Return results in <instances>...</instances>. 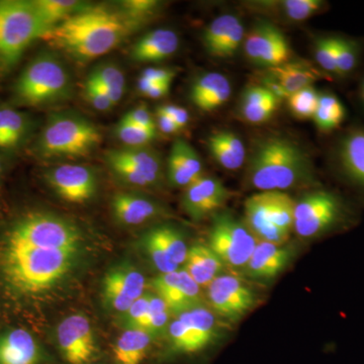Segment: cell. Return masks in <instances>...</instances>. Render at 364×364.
<instances>
[{
    "label": "cell",
    "mask_w": 364,
    "mask_h": 364,
    "mask_svg": "<svg viewBox=\"0 0 364 364\" xmlns=\"http://www.w3.org/2000/svg\"><path fill=\"white\" fill-rule=\"evenodd\" d=\"M141 26L117 7L91 4L55 26L44 39L76 61L87 62L107 54Z\"/></svg>",
    "instance_id": "6da1fadb"
},
{
    "label": "cell",
    "mask_w": 364,
    "mask_h": 364,
    "mask_svg": "<svg viewBox=\"0 0 364 364\" xmlns=\"http://www.w3.org/2000/svg\"><path fill=\"white\" fill-rule=\"evenodd\" d=\"M312 163L305 151L282 136L256 141L249 157L247 179L260 191H284L312 176Z\"/></svg>",
    "instance_id": "7a4b0ae2"
},
{
    "label": "cell",
    "mask_w": 364,
    "mask_h": 364,
    "mask_svg": "<svg viewBox=\"0 0 364 364\" xmlns=\"http://www.w3.org/2000/svg\"><path fill=\"white\" fill-rule=\"evenodd\" d=\"M79 249L4 250L2 267L7 280L23 293H40L70 272Z\"/></svg>",
    "instance_id": "3957f363"
},
{
    "label": "cell",
    "mask_w": 364,
    "mask_h": 364,
    "mask_svg": "<svg viewBox=\"0 0 364 364\" xmlns=\"http://www.w3.org/2000/svg\"><path fill=\"white\" fill-rule=\"evenodd\" d=\"M102 142V133L97 126L75 114H55L43 129L38 152L46 159L85 157L91 154Z\"/></svg>",
    "instance_id": "277c9868"
},
{
    "label": "cell",
    "mask_w": 364,
    "mask_h": 364,
    "mask_svg": "<svg viewBox=\"0 0 364 364\" xmlns=\"http://www.w3.org/2000/svg\"><path fill=\"white\" fill-rule=\"evenodd\" d=\"M71 75L56 55L44 53L26 67L16 85L21 104L39 107L57 104L70 97Z\"/></svg>",
    "instance_id": "5b68a950"
},
{
    "label": "cell",
    "mask_w": 364,
    "mask_h": 364,
    "mask_svg": "<svg viewBox=\"0 0 364 364\" xmlns=\"http://www.w3.org/2000/svg\"><path fill=\"white\" fill-rule=\"evenodd\" d=\"M81 243V232L73 223L56 215L36 213L11 228L4 250L79 249Z\"/></svg>",
    "instance_id": "8992f818"
},
{
    "label": "cell",
    "mask_w": 364,
    "mask_h": 364,
    "mask_svg": "<svg viewBox=\"0 0 364 364\" xmlns=\"http://www.w3.org/2000/svg\"><path fill=\"white\" fill-rule=\"evenodd\" d=\"M48 32L32 1H0V66H14L28 46Z\"/></svg>",
    "instance_id": "52a82bcc"
},
{
    "label": "cell",
    "mask_w": 364,
    "mask_h": 364,
    "mask_svg": "<svg viewBox=\"0 0 364 364\" xmlns=\"http://www.w3.org/2000/svg\"><path fill=\"white\" fill-rule=\"evenodd\" d=\"M349 215L340 196L331 191H314L296 202L294 231L303 238H314L343 226Z\"/></svg>",
    "instance_id": "ba28073f"
},
{
    "label": "cell",
    "mask_w": 364,
    "mask_h": 364,
    "mask_svg": "<svg viewBox=\"0 0 364 364\" xmlns=\"http://www.w3.org/2000/svg\"><path fill=\"white\" fill-rule=\"evenodd\" d=\"M258 241L246 226L228 212L215 214L208 237V247L234 272H244Z\"/></svg>",
    "instance_id": "9c48e42d"
},
{
    "label": "cell",
    "mask_w": 364,
    "mask_h": 364,
    "mask_svg": "<svg viewBox=\"0 0 364 364\" xmlns=\"http://www.w3.org/2000/svg\"><path fill=\"white\" fill-rule=\"evenodd\" d=\"M146 279L140 270L129 263L116 265L102 280V299L111 310L124 314L143 296Z\"/></svg>",
    "instance_id": "30bf717a"
},
{
    "label": "cell",
    "mask_w": 364,
    "mask_h": 364,
    "mask_svg": "<svg viewBox=\"0 0 364 364\" xmlns=\"http://www.w3.org/2000/svg\"><path fill=\"white\" fill-rule=\"evenodd\" d=\"M57 341L62 358L68 364H90L97 355V344L90 320L72 315L60 323Z\"/></svg>",
    "instance_id": "8fae6325"
},
{
    "label": "cell",
    "mask_w": 364,
    "mask_h": 364,
    "mask_svg": "<svg viewBox=\"0 0 364 364\" xmlns=\"http://www.w3.org/2000/svg\"><path fill=\"white\" fill-rule=\"evenodd\" d=\"M46 177L55 193L68 203H85L97 193V174L85 165L62 164L50 170Z\"/></svg>",
    "instance_id": "7c38bea8"
},
{
    "label": "cell",
    "mask_w": 364,
    "mask_h": 364,
    "mask_svg": "<svg viewBox=\"0 0 364 364\" xmlns=\"http://www.w3.org/2000/svg\"><path fill=\"white\" fill-rule=\"evenodd\" d=\"M208 299L215 313L237 320L255 304V294L234 275L221 274L208 287Z\"/></svg>",
    "instance_id": "4fadbf2b"
},
{
    "label": "cell",
    "mask_w": 364,
    "mask_h": 364,
    "mask_svg": "<svg viewBox=\"0 0 364 364\" xmlns=\"http://www.w3.org/2000/svg\"><path fill=\"white\" fill-rule=\"evenodd\" d=\"M153 287L170 312L184 313L200 306L202 301V287L184 269L158 275Z\"/></svg>",
    "instance_id": "5bb4252c"
},
{
    "label": "cell",
    "mask_w": 364,
    "mask_h": 364,
    "mask_svg": "<svg viewBox=\"0 0 364 364\" xmlns=\"http://www.w3.org/2000/svg\"><path fill=\"white\" fill-rule=\"evenodd\" d=\"M230 198V191L219 179L212 176H200L184 189L182 208L193 220L215 214Z\"/></svg>",
    "instance_id": "9a60e30c"
},
{
    "label": "cell",
    "mask_w": 364,
    "mask_h": 364,
    "mask_svg": "<svg viewBox=\"0 0 364 364\" xmlns=\"http://www.w3.org/2000/svg\"><path fill=\"white\" fill-rule=\"evenodd\" d=\"M335 160L342 176L364 191V127H352L340 136Z\"/></svg>",
    "instance_id": "2e32d148"
},
{
    "label": "cell",
    "mask_w": 364,
    "mask_h": 364,
    "mask_svg": "<svg viewBox=\"0 0 364 364\" xmlns=\"http://www.w3.org/2000/svg\"><path fill=\"white\" fill-rule=\"evenodd\" d=\"M244 223L258 242L284 245L291 235L272 222L270 191H260L247 198Z\"/></svg>",
    "instance_id": "e0dca14e"
},
{
    "label": "cell",
    "mask_w": 364,
    "mask_h": 364,
    "mask_svg": "<svg viewBox=\"0 0 364 364\" xmlns=\"http://www.w3.org/2000/svg\"><path fill=\"white\" fill-rule=\"evenodd\" d=\"M293 256L291 247L258 242L243 273L254 279H272L284 272Z\"/></svg>",
    "instance_id": "ac0fdd59"
},
{
    "label": "cell",
    "mask_w": 364,
    "mask_h": 364,
    "mask_svg": "<svg viewBox=\"0 0 364 364\" xmlns=\"http://www.w3.org/2000/svg\"><path fill=\"white\" fill-rule=\"evenodd\" d=\"M111 208L116 221L124 226H139L164 214L159 203L135 193H117L112 198Z\"/></svg>",
    "instance_id": "d6986e66"
},
{
    "label": "cell",
    "mask_w": 364,
    "mask_h": 364,
    "mask_svg": "<svg viewBox=\"0 0 364 364\" xmlns=\"http://www.w3.org/2000/svg\"><path fill=\"white\" fill-rule=\"evenodd\" d=\"M179 48V37L169 28H158L136 41L131 57L136 63H155L169 58Z\"/></svg>",
    "instance_id": "ffe728a7"
},
{
    "label": "cell",
    "mask_w": 364,
    "mask_h": 364,
    "mask_svg": "<svg viewBox=\"0 0 364 364\" xmlns=\"http://www.w3.org/2000/svg\"><path fill=\"white\" fill-rule=\"evenodd\" d=\"M231 83L226 76L208 72L196 78L191 90V100L200 111L212 112L231 97Z\"/></svg>",
    "instance_id": "44dd1931"
},
{
    "label": "cell",
    "mask_w": 364,
    "mask_h": 364,
    "mask_svg": "<svg viewBox=\"0 0 364 364\" xmlns=\"http://www.w3.org/2000/svg\"><path fill=\"white\" fill-rule=\"evenodd\" d=\"M225 268L219 256L208 245L195 244L188 248L183 269L202 289H208Z\"/></svg>",
    "instance_id": "7402d4cb"
},
{
    "label": "cell",
    "mask_w": 364,
    "mask_h": 364,
    "mask_svg": "<svg viewBox=\"0 0 364 364\" xmlns=\"http://www.w3.org/2000/svg\"><path fill=\"white\" fill-rule=\"evenodd\" d=\"M40 358L37 342L26 330H13L0 338V364H38Z\"/></svg>",
    "instance_id": "603a6c76"
},
{
    "label": "cell",
    "mask_w": 364,
    "mask_h": 364,
    "mask_svg": "<svg viewBox=\"0 0 364 364\" xmlns=\"http://www.w3.org/2000/svg\"><path fill=\"white\" fill-rule=\"evenodd\" d=\"M105 156L114 158L133 167L136 171L147 176L156 186L162 178L163 164L161 155L156 150L147 147H124L112 149Z\"/></svg>",
    "instance_id": "cb8c5ba5"
},
{
    "label": "cell",
    "mask_w": 364,
    "mask_h": 364,
    "mask_svg": "<svg viewBox=\"0 0 364 364\" xmlns=\"http://www.w3.org/2000/svg\"><path fill=\"white\" fill-rule=\"evenodd\" d=\"M208 150L218 164L227 170H237L243 166L246 149L236 134L229 131L215 132L208 140Z\"/></svg>",
    "instance_id": "d4e9b609"
},
{
    "label": "cell",
    "mask_w": 364,
    "mask_h": 364,
    "mask_svg": "<svg viewBox=\"0 0 364 364\" xmlns=\"http://www.w3.org/2000/svg\"><path fill=\"white\" fill-rule=\"evenodd\" d=\"M270 77L274 79L287 97L312 86L313 83L321 78V73L306 62H287L282 65L269 69ZM289 98V97H287Z\"/></svg>",
    "instance_id": "484cf974"
},
{
    "label": "cell",
    "mask_w": 364,
    "mask_h": 364,
    "mask_svg": "<svg viewBox=\"0 0 364 364\" xmlns=\"http://www.w3.org/2000/svg\"><path fill=\"white\" fill-rule=\"evenodd\" d=\"M153 336L139 329H127L114 345L117 364H142L149 351Z\"/></svg>",
    "instance_id": "4316f807"
},
{
    "label": "cell",
    "mask_w": 364,
    "mask_h": 364,
    "mask_svg": "<svg viewBox=\"0 0 364 364\" xmlns=\"http://www.w3.org/2000/svg\"><path fill=\"white\" fill-rule=\"evenodd\" d=\"M32 4L49 32L92 4L81 0H33Z\"/></svg>",
    "instance_id": "83f0119b"
},
{
    "label": "cell",
    "mask_w": 364,
    "mask_h": 364,
    "mask_svg": "<svg viewBox=\"0 0 364 364\" xmlns=\"http://www.w3.org/2000/svg\"><path fill=\"white\" fill-rule=\"evenodd\" d=\"M178 318L183 321L191 330L198 351L205 348L215 338L217 330L215 318L208 309L196 306L186 312L179 314Z\"/></svg>",
    "instance_id": "f1b7e54d"
},
{
    "label": "cell",
    "mask_w": 364,
    "mask_h": 364,
    "mask_svg": "<svg viewBox=\"0 0 364 364\" xmlns=\"http://www.w3.org/2000/svg\"><path fill=\"white\" fill-rule=\"evenodd\" d=\"M98 87L102 88L114 105L124 97L126 77L123 70L114 63H102L95 67L87 76Z\"/></svg>",
    "instance_id": "f546056e"
},
{
    "label": "cell",
    "mask_w": 364,
    "mask_h": 364,
    "mask_svg": "<svg viewBox=\"0 0 364 364\" xmlns=\"http://www.w3.org/2000/svg\"><path fill=\"white\" fill-rule=\"evenodd\" d=\"M345 116L344 105L336 95L332 93L320 95L317 111L313 117L318 130L324 133L336 130L343 123Z\"/></svg>",
    "instance_id": "4dcf8cb0"
},
{
    "label": "cell",
    "mask_w": 364,
    "mask_h": 364,
    "mask_svg": "<svg viewBox=\"0 0 364 364\" xmlns=\"http://www.w3.org/2000/svg\"><path fill=\"white\" fill-rule=\"evenodd\" d=\"M239 21L240 20L233 14H223L207 26L203 33V41L208 54L218 57L228 36Z\"/></svg>",
    "instance_id": "1f68e13d"
},
{
    "label": "cell",
    "mask_w": 364,
    "mask_h": 364,
    "mask_svg": "<svg viewBox=\"0 0 364 364\" xmlns=\"http://www.w3.org/2000/svg\"><path fill=\"white\" fill-rule=\"evenodd\" d=\"M152 230L172 262L178 267L184 264L188 257V247L181 232L168 225L155 227Z\"/></svg>",
    "instance_id": "d6a6232c"
},
{
    "label": "cell",
    "mask_w": 364,
    "mask_h": 364,
    "mask_svg": "<svg viewBox=\"0 0 364 364\" xmlns=\"http://www.w3.org/2000/svg\"><path fill=\"white\" fill-rule=\"evenodd\" d=\"M280 31L269 23H259L254 26L245 41L246 56L253 63L258 64L261 57L267 51L270 42Z\"/></svg>",
    "instance_id": "836d02e7"
},
{
    "label": "cell",
    "mask_w": 364,
    "mask_h": 364,
    "mask_svg": "<svg viewBox=\"0 0 364 364\" xmlns=\"http://www.w3.org/2000/svg\"><path fill=\"white\" fill-rule=\"evenodd\" d=\"M361 46L358 41L345 37L336 39L337 76L345 78L356 70L360 61Z\"/></svg>",
    "instance_id": "e575fe53"
},
{
    "label": "cell",
    "mask_w": 364,
    "mask_h": 364,
    "mask_svg": "<svg viewBox=\"0 0 364 364\" xmlns=\"http://www.w3.org/2000/svg\"><path fill=\"white\" fill-rule=\"evenodd\" d=\"M296 202L284 191H270V213L272 222L291 234L294 230Z\"/></svg>",
    "instance_id": "d590c367"
},
{
    "label": "cell",
    "mask_w": 364,
    "mask_h": 364,
    "mask_svg": "<svg viewBox=\"0 0 364 364\" xmlns=\"http://www.w3.org/2000/svg\"><path fill=\"white\" fill-rule=\"evenodd\" d=\"M4 114V149L16 147L26 136L28 129L26 117L21 112L2 107Z\"/></svg>",
    "instance_id": "8d00e7d4"
},
{
    "label": "cell",
    "mask_w": 364,
    "mask_h": 364,
    "mask_svg": "<svg viewBox=\"0 0 364 364\" xmlns=\"http://www.w3.org/2000/svg\"><path fill=\"white\" fill-rule=\"evenodd\" d=\"M169 313L164 301L157 294H151L149 309L139 330L149 333L152 336L159 334L168 324Z\"/></svg>",
    "instance_id": "74e56055"
},
{
    "label": "cell",
    "mask_w": 364,
    "mask_h": 364,
    "mask_svg": "<svg viewBox=\"0 0 364 364\" xmlns=\"http://www.w3.org/2000/svg\"><path fill=\"white\" fill-rule=\"evenodd\" d=\"M320 95L313 86L304 88L289 95L287 98L291 112L299 119H313L317 111Z\"/></svg>",
    "instance_id": "f35d334b"
},
{
    "label": "cell",
    "mask_w": 364,
    "mask_h": 364,
    "mask_svg": "<svg viewBox=\"0 0 364 364\" xmlns=\"http://www.w3.org/2000/svg\"><path fill=\"white\" fill-rule=\"evenodd\" d=\"M114 134L126 147H146L156 139L158 133L157 131L146 130L121 119L114 129Z\"/></svg>",
    "instance_id": "ab89813d"
},
{
    "label": "cell",
    "mask_w": 364,
    "mask_h": 364,
    "mask_svg": "<svg viewBox=\"0 0 364 364\" xmlns=\"http://www.w3.org/2000/svg\"><path fill=\"white\" fill-rule=\"evenodd\" d=\"M144 245L150 260L152 261L153 265L156 267L160 274L176 272L179 269V267L170 259L168 254L152 229L144 237Z\"/></svg>",
    "instance_id": "60d3db41"
},
{
    "label": "cell",
    "mask_w": 364,
    "mask_h": 364,
    "mask_svg": "<svg viewBox=\"0 0 364 364\" xmlns=\"http://www.w3.org/2000/svg\"><path fill=\"white\" fill-rule=\"evenodd\" d=\"M160 2L156 0H124L119 2L117 9L132 21L142 26L144 21L149 20L158 9Z\"/></svg>",
    "instance_id": "b9f144b4"
},
{
    "label": "cell",
    "mask_w": 364,
    "mask_h": 364,
    "mask_svg": "<svg viewBox=\"0 0 364 364\" xmlns=\"http://www.w3.org/2000/svg\"><path fill=\"white\" fill-rule=\"evenodd\" d=\"M170 152L178 158L179 161L182 163L184 167L193 174L196 178H200L203 176V163L198 152L191 144L186 142L182 139H177L172 145Z\"/></svg>",
    "instance_id": "7bdbcfd3"
},
{
    "label": "cell",
    "mask_w": 364,
    "mask_h": 364,
    "mask_svg": "<svg viewBox=\"0 0 364 364\" xmlns=\"http://www.w3.org/2000/svg\"><path fill=\"white\" fill-rule=\"evenodd\" d=\"M289 54L291 51L286 37L279 32L270 42L267 51L258 62V65L274 68L289 62Z\"/></svg>",
    "instance_id": "ee69618b"
},
{
    "label": "cell",
    "mask_w": 364,
    "mask_h": 364,
    "mask_svg": "<svg viewBox=\"0 0 364 364\" xmlns=\"http://www.w3.org/2000/svg\"><path fill=\"white\" fill-rule=\"evenodd\" d=\"M325 6L321 0H286L282 2V9L291 21L308 20Z\"/></svg>",
    "instance_id": "f6af8a7d"
},
{
    "label": "cell",
    "mask_w": 364,
    "mask_h": 364,
    "mask_svg": "<svg viewBox=\"0 0 364 364\" xmlns=\"http://www.w3.org/2000/svg\"><path fill=\"white\" fill-rule=\"evenodd\" d=\"M337 37H323L316 44V60L323 70L337 76L336 67Z\"/></svg>",
    "instance_id": "bcb514c9"
},
{
    "label": "cell",
    "mask_w": 364,
    "mask_h": 364,
    "mask_svg": "<svg viewBox=\"0 0 364 364\" xmlns=\"http://www.w3.org/2000/svg\"><path fill=\"white\" fill-rule=\"evenodd\" d=\"M168 329L170 340L176 350L184 353H196L198 351L191 330L181 318H177L174 320Z\"/></svg>",
    "instance_id": "7dc6e473"
},
{
    "label": "cell",
    "mask_w": 364,
    "mask_h": 364,
    "mask_svg": "<svg viewBox=\"0 0 364 364\" xmlns=\"http://www.w3.org/2000/svg\"><path fill=\"white\" fill-rule=\"evenodd\" d=\"M280 100L277 97H270L267 102L256 107L241 109L240 112L244 119L251 124H261L272 117L279 107Z\"/></svg>",
    "instance_id": "c3c4849f"
},
{
    "label": "cell",
    "mask_w": 364,
    "mask_h": 364,
    "mask_svg": "<svg viewBox=\"0 0 364 364\" xmlns=\"http://www.w3.org/2000/svg\"><path fill=\"white\" fill-rule=\"evenodd\" d=\"M151 294H144L123 314V323L127 329H139L149 309Z\"/></svg>",
    "instance_id": "681fc988"
},
{
    "label": "cell",
    "mask_w": 364,
    "mask_h": 364,
    "mask_svg": "<svg viewBox=\"0 0 364 364\" xmlns=\"http://www.w3.org/2000/svg\"><path fill=\"white\" fill-rule=\"evenodd\" d=\"M83 93H85L86 102L92 105L97 111L107 112L114 107V104L111 98L105 95L102 88L98 87L95 82L88 79H86Z\"/></svg>",
    "instance_id": "f907efd6"
},
{
    "label": "cell",
    "mask_w": 364,
    "mask_h": 364,
    "mask_svg": "<svg viewBox=\"0 0 364 364\" xmlns=\"http://www.w3.org/2000/svg\"><path fill=\"white\" fill-rule=\"evenodd\" d=\"M122 119L146 130L157 131L156 122L146 105H139L124 114Z\"/></svg>",
    "instance_id": "816d5d0a"
},
{
    "label": "cell",
    "mask_w": 364,
    "mask_h": 364,
    "mask_svg": "<svg viewBox=\"0 0 364 364\" xmlns=\"http://www.w3.org/2000/svg\"><path fill=\"white\" fill-rule=\"evenodd\" d=\"M244 38V26L242 25L241 21H239L234 28H232L231 33L228 36L227 40L225 41L224 45L220 50L219 58H228V57L233 56L237 50L240 47L242 41Z\"/></svg>",
    "instance_id": "f5cc1de1"
},
{
    "label": "cell",
    "mask_w": 364,
    "mask_h": 364,
    "mask_svg": "<svg viewBox=\"0 0 364 364\" xmlns=\"http://www.w3.org/2000/svg\"><path fill=\"white\" fill-rule=\"evenodd\" d=\"M157 112H162L169 117L179 127V129L186 128L189 122V114L184 107L174 105H165L158 107Z\"/></svg>",
    "instance_id": "db71d44e"
},
{
    "label": "cell",
    "mask_w": 364,
    "mask_h": 364,
    "mask_svg": "<svg viewBox=\"0 0 364 364\" xmlns=\"http://www.w3.org/2000/svg\"><path fill=\"white\" fill-rule=\"evenodd\" d=\"M176 75V71L171 69L157 68V67H149L141 74L143 77L149 79L155 83H171Z\"/></svg>",
    "instance_id": "11a10c76"
},
{
    "label": "cell",
    "mask_w": 364,
    "mask_h": 364,
    "mask_svg": "<svg viewBox=\"0 0 364 364\" xmlns=\"http://www.w3.org/2000/svg\"><path fill=\"white\" fill-rule=\"evenodd\" d=\"M156 126L162 133L167 134V135H172V134L178 133L181 131L179 127L177 126L169 117L162 112H156Z\"/></svg>",
    "instance_id": "9f6ffc18"
},
{
    "label": "cell",
    "mask_w": 364,
    "mask_h": 364,
    "mask_svg": "<svg viewBox=\"0 0 364 364\" xmlns=\"http://www.w3.org/2000/svg\"><path fill=\"white\" fill-rule=\"evenodd\" d=\"M171 83H154L149 90L144 95V97L152 98V100H159L166 97L170 91Z\"/></svg>",
    "instance_id": "6f0895ef"
},
{
    "label": "cell",
    "mask_w": 364,
    "mask_h": 364,
    "mask_svg": "<svg viewBox=\"0 0 364 364\" xmlns=\"http://www.w3.org/2000/svg\"><path fill=\"white\" fill-rule=\"evenodd\" d=\"M0 148H4V114L0 109Z\"/></svg>",
    "instance_id": "680465c9"
},
{
    "label": "cell",
    "mask_w": 364,
    "mask_h": 364,
    "mask_svg": "<svg viewBox=\"0 0 364 364\" xmlns=\"http://www.w3.org/2000/svg\"><path fill=\"white\" fill-rule=\"evenodd\" d=\"M360 95H364V78H363V82H361Z\"/></svg>",
    "instance_id": "91938a15"
},
{
    "label": "cell",
    "mask_w": 364,
    "mask_h": 364,
    "mask_svg": "<svg viewBox=\"0 0 364 364\" xmlns=\"http://www.w3.org/2000/svg\"><path fill=\"white\" fill-rule=\"evenodd\" d=\"M1 172H2V164H1V161H0V176H1Z\"/></svg>",
    "instance_id": "94428289"
}]
</instances>
